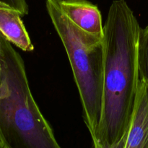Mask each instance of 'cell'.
<instances>
[{"mask_svg": "<svg viewBox=\"0 0 148 148\" xmlns=\"http://www.w3.org/2000/svg\"><path fill=\"white\" fill-rule=\"evenodd\" d=\"M17 10L0 1V32L12 43L24 51L34 49L28 33Z\"/></svg>", "mask_w": 148, "mask_h": 148, "instance_id": "6", "label": "cell"}, {"mask_svg": "<svg viewBox=\"0 0 148 148\" xmlns=\"http://www.w3.org/2000/svg\"><path fill=\"white\" fill-rule=\"evenodd\" d=\"M140 78L148 85V25L142 28L139 46Z\"/></svg>", "mask_w": 148, "mask_h": 148, "instance_id": "7", "label": "cell"}, {"mask_svg": "<svg viewBox=\"0 0 148 148\" xmlns=\"http://www.w3.org/2000/svg\"><path fill=\"white\" fill-rule=\"evenodd\" d=\"M124 148H148V85L140 78Z\"/></svg>", "mask_w": 148, "mask_h": 148, "instance_id": "4", "label": "cell"}, {"mask_svg": "<svg viewBox=\"0 0 148 148\" xmlns=\"http://www.w3.org/2000/svg\"><path fill=\"white\" fill-rule=\"evenodd\" d=\"M104 26L102 116L95 148H124L140 80L142 28L126 0L112 1Z\"/></svg>", "mask_w": 148, "mask_h": 148, "instance_id": "1", "label": "cell"}, {"mask_svg": "<svg viewBox=\"0 0 148 148\" xmlns=\"http://www.w3.org/2000/svg\"><path fill=\"white\" fill-rule=\"evenodd\" d=\"M0 1L6 3L14 10H17L22 16L28 14L29 8L26 0H0Z\"/></svg>", "mask_w": 148, "mask_h": 148, "instance_id": "8", "label": "cell"}, {"mask_svg": "<svg viewBox=\"0 0 148 148\" xmlns=\"http://www.w3.org/2000/svg\"><path fill=\"white\" fill-rule=\"evenodd\" d=\"M0 148H60L32 95L23 58L1 32Z\"/></svg>", "mask_w": 148, "mask_h": 148, "instance_id": "2", "label": "cell"}, {"mask_svg": "<svg viewBox=\"0 0 148 148\" xmlns=\"http://www.w3.org/2000/svg\"><path fill=\"white\" fill-rule=\"evenodd\" d=\"M64 14L82 30L103 38L104 26L98 6L88 0H57Z\"/></svg>", "mask_w": 148, "mask_h": 148, "instance_id": "5", "label": "cell"}, {"mask_svg": "<svg viewBox=\"0 0 148 148\" xmlns=\"http://www.w3.org/2000/svg\"><path fill=\"white\" fill-rule=\"evenodd\" d=\"M46 8L67 54L79 92L84 122L93 145L102 116L103 38L74 24L61 10L57 0H46Z\"/></svg>", "mask_w": 148, "mask_h": 148, "instance_id": "3", "label": "cell"}]
</instances>
